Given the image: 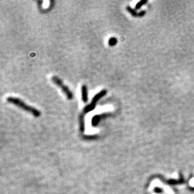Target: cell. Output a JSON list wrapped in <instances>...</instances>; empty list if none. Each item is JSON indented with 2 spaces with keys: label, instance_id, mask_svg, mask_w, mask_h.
Listing matches in <instances>:
<instances>
[{
  "label": "cell",
  "instance_id": "1",
  "mask_svg": "<svg viewBox=\"0 0 194 194\" xmlns=\"http://www.w3.org/2000/svg\"><path fill=\"white\" fill-rule=\"evenodd\" d=\"M7 101L8 103H10L12 104H15V106L20 107L21 109L25 110V111L29 112L33 114L35 117H39L41 114V113L39 111L38 109H36L33 107H31L29 105L26 104L23 101H22L21 99L16 98V97H9L7 98Z\"/></svg>",
  "mask_w": 194,
  "mask_h": 194
},
{
  "label": "cell",
  "instance_id": "2",
  "mask_svg": "<svg viewBox=\"0 0 194 194\" xmlns=\"http://www.w3.org/2000/svg\"><path fill=\"white\" fill-rule=\"evenodd\" d=\"M107 94V90H103L102 91H100V92H99L98 94H97L94 97L93 99H92V103L89 104L88 106H87L84 109V113H87L89 112H90L92 111V110H93L96 106V104L98 102V100L102 98L103 96H104L106 94Z\"/></svg>",
  "mask_w": 194,
  "mask_h": 194
},
{
  "label": "cell",
  "instance_id": "3",
  "mask_svg": "<svg viewBox=\"0 0 194 194\" xmlns=\"http://www.w3.org/2000/svg\"><path fill=\"white\" fill-rule=\"evenodd\" d=\"M52 79V81L53 82L54 84H55L57 86H58L59 87H60L62 89V91L63 92V93L66 95L67 97L69 99H72L73 98L72 92L70 90V89H69L68 87L65 86L63 84L62 81L59 77H57L56 76H53Z\"/></svg>",
  "mask_w": 194,
  "mask_h": 194
},
{
  "label": "cell",
  "instance_id": "4",
  "mask_svg": "<svg viewBox=\"0 0 194 194\" xmlns=\"http://www.w3.org/2000/svg\"><path fill=\"white\" fill-rule=\"evenodd\" d=\"M111 114L109 113H104V114H99V115H96L94 116L93 117H92V121H91V123H92V126H95L96 125L97 123L99 121V120L100 119H102L103 117H105L107 116H110Z\"/></svg>",
  "mask_w": 194,
  "mask_h": 194
},
{
  "label": "cell",
  "instance_id": "5",
  "mask_svg": "<svg viewBox=\"0 0 194 194\" xmlns=\"http://www.w3.org/2000/svg\"><path fill=\"white\" fill-rule=\"evenodd\" d=\"M82 99L84 103H87L88 100L87 87L86 85H83L82 87Z\"/></svg>",
  "mask_w": 194,
  "mask_h": 194
},
{
  "label": "cell",
  "instance_id": "6",
  "mask_svg": "<svg viewBox=\"0 0 194 194\" xmlns=\"http://www.w3.org/2000/svg\"><path fill=\"white\" fill-rule=\"evenodd\" d=\"M80 123L81 127L83 129V130H84V131L86 127H85V123H84V115L83 114L80 115Z\"/></svg>",
  "mask_w": 194,
  "mask_h": 194
},
{
  "label": "cell",
  "instance_id": "7",
  "mask_svg": "<svg viewBox=\"0 0 194 194\" xmlns=\"http://www.w3.org/2000/svg\"><path fill=\"white\" fill-rule=\"evenodd\" d=\"M108 43L110 46H114L117 43V39L114 37L111 38L108 41Z\"/></svg>",
  "mask_w": 194,
  "mask_h": 194
}]
</instances>
